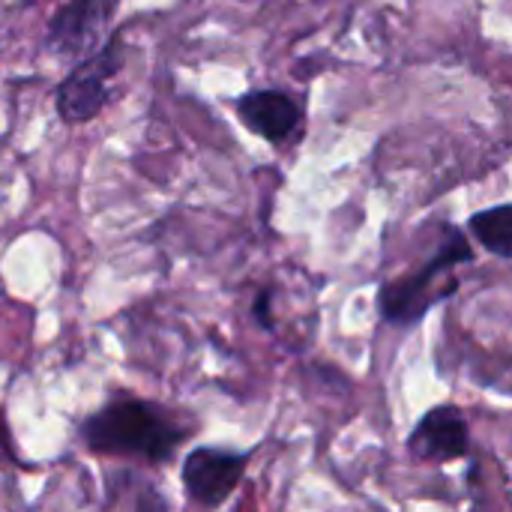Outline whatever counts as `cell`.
Masks as SVG:
<instances>
[{"label": "cell", "instance_id": "cell-1", "mask_svg": "<svg viewBox=\"0 0 512 512\" xmlns=\"http://www.w3.org/2000/svg\"><path fill=\"white\" fill-rule=\"evenodd\" d=\"M78 435L90 453L99 456H129L147 465H165L192 435L180 417L156 402L117 396L78 426Z\"/></svg>", "mask_w": 512, "mask_h": 512}, {"label": "cell", "instance_id": "cell-2", "mask_svg": "<svg viewBox=\"0 0 512 512\" xmlns=\"http://www.w3.org/2000/svg\"><path fill=\"white\" fill-rule=\"evenodd\" d=\"M474 261V249L465 237L462 228L456 225H444V237L435 249V255L414 273L390 279L378 288V312L390 327H414L420 324L429 309L438 300H447L453 291L447 288H435V282L441 276H447L453 267L459 264H471Z\"/></svg>", "mask_w": 512, "mask_h": 512}, {"label": "cell", "instance_id": "cell-3", "mask_svg": "<svg viewBox=\"0 0 512 512\" xmlns=\"http://www.w3.org/2000/svg\"><path fill=\"white\" fill-rule=\"evenodd\" d=\"M126 66V42L120 33L105 36V42L75 60L72 72L57 84L54 105L57 114L66 126L90 123L93 117L102 114V108L111 102V81L123 72Z\"/></svg>", "mask_w": 512, "mask_h": 512}, {"label": "cell", "instance_id": "cell-4", "mask_svg": "<svg viewBox=\"0 0 512 512\" xmlns=\"http://www.w3.org/2000/svg\"><path fill=\"white\" fill-rule=\"evenodd\" d=\"M246 465H249V453H237L225 447H195L186 453L180 465L183 492L195 507L219 510L225 507V501H231V495L243 483Z\"/></svg>", "mask_w": 512, "mask_h": 512}, {"label": "cell", "instance_id": "cell-5", "mask_svg": "<svg viewBox=\"0 0 512 512\" xmlns=\"http://www.w3.org/2000/svg\"><path fill=\"white\" fill-rule=\"evenodd\" d=\"M120 9V0H69L63 3L45 27V48L66 60H81L93 54Z\"/></svg>", "mask_w": 512, "mask_h": 512}, {"label": "cell", "instance_id": "cell-6", "mask_svg": "<svg viewBox=\"0 0 512 512\" xmlns=\"http://www.w3.org/2000/svg\"><path fill=\"white\" fill-rule=\"evenodd\" d=\"M408 453L417 462H429V465H447L465 459L471 453V426L462 408L438 405L426 411L408 435Z\"/></svg>", "mask_w": 512, "mask_h": 512}, {"label": "cell", "instance_id": "cell-7", "mask_svg": "<svg viewBox=\"0 0 512 512\" xmlns=\"http://www.w3.org/2000/svg\"><path fill=\"white\" fill-rule=\"evenodd\" d=\"M234 108H237L240 123L252 135H258V138H264V141H270L276 147L288 144L303 126V105L294 96H288L285 90H276V87L249 90V93H243L237 99Z\"/></svg>", "mask_w": 512, "mask_h": 512}, {"label": "cell", "instance_id": "cell-8", "mask_svg": "<svg viewBox=\"0 0 512 512\" xmlns=\"http://www.w3.org/2000/svg\"><path fill=\"white\" fill-rule=\"evenodd\" d=\"M474 240L489 249L495 258L510 261L512 258V204H495L489 210H480L468 222Z\"/></svg>", "mask_w": 512, "mask_h": 512}, {"label": "cell", "instance_id": "cell-9", "mask_svg": "<svg viewBox=\"0 0 512 512\" xmlns=\"http://www.w3.org/2000/svg\"><path fill=\"white\" fill-rule=\"evenodd\" d=\"M0 453H3V456H12V459H15V444H12V432H9V426H6V420H3V414H0Z\"/></svg>", "mask_w": 512, "mask_h": 512}, {"label": "cell", "instance_id": "cell-10", "mask_svg": "<svg viewBox=\"0 0 512 512\" xmlns=\"http://www.w3.org/2000/svg\"><path fill=\"white\" fill-rule=\"evenodd\" d=\"M21 3H33V0H21Z\"/></svg>", "mask_w": 512, "mask_h": 512}]
</instances>
